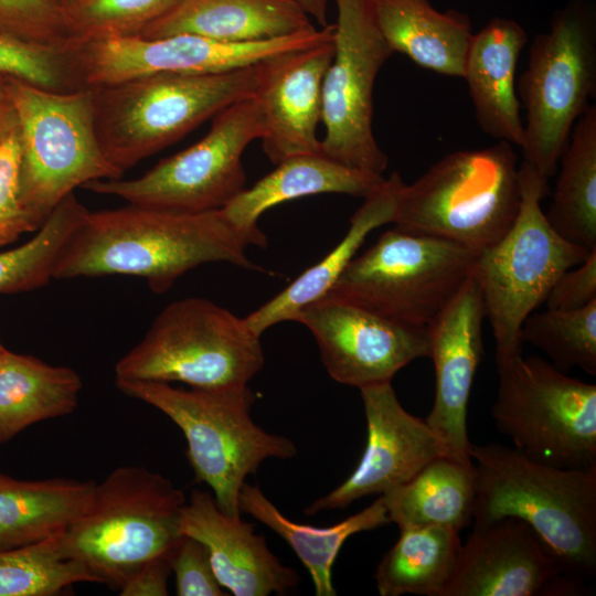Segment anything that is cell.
I'll return each mask as SVG.
<instances>
[{
    "label": "cell",
    "instance_id": "37",
    "mask_svg": "<svg viewBox=\"0 0 596 596\" xmlns=\"http://www.w3.org/2000/svg\"><path fill=\"white\" fill-rule=\"evenodd\" d=\"M180 0H73L65 7L78 42L137 35Z\"/></svg>",
    "mask_w": 596,
    "mask_h": 596
},
{
    "label": "cell",
    "instance_id": "38",
    "mask_svg": "<svg viewBox=\"0 0 596 596\" xmlns=\"http://www.w3.org/2000/svg\"><path fill=\"white\" fill-rule=\"evenodd\" d=\"M0 31L44 45L67 46L78 42L65 8L55 0H0Z\"/></svg>",
    "mask_w": 596,
    "mask_h": 596
},
{
    "label": "cell",
    "instance_id": "24",
    "mask_svg": "<svg viewBox=\"0 0 596 596\" xmlns=\"http://www.w3.org/2000/svg\"><path fill=\"white\" fill-rule=\"evenodd\" d=\"M315 26L294 0H180L137 35L194 34L226 43L278 39Z\"/></svg>",
    "mask_w": 596,
    "mask_h": 596
},
{
    "label": "cell",
    "instance_id": "18",
    "mask_svg": "<svg viewBox=\"0 0 596 596\" xmlns=\"http://www.w3.org/2000/svg\"><path fill=\"white\" fill-rule=\"evenodd\" d=\"M582 582L564 575L525 521L505 517L473 524L443 596L574 595Z\"/></svg>",
    "mask_w": 596,
    "mask_h": 596
},
{
    "label": "cell",
    "instance_id": "25",
    "mask_svg": "<svg viewBox=\"0 0 596 596\" xmlns=\"http://www.w3.org/2000/svg\"><path fill=\"white\" fill-rule=\"evenodd\" d=\"M392 51L435 73L462 77L473 36L468 14L437 10L429 0H370Z\"/></svg>",
    "mask_w": 596,
    "mask_h": 596
},
{
    "label": "cell",
    "instance_id": "47",
    "mask_svg": "<svg viewBox=\"0 0 596 596\" xmlns=\"http://www.w3.org/2000/svg\"><path fill=\"white\" fill-rule=\"evenodd\" d=\"M4 349H6V348H4V345L2 344L1 339H0V352H1L2 350H4Z\"/></svg>",
    "mask_w": 596,
    "mask_h": 596
},
{
    "label": "cell",
    "instance_id": "17",
    "mask_svg": "<svg viewBox=\"0 0 596 596\" xmlns=\"http://www.w3.org/2000/svg\"><path fill=\"white\" fill-rule=\"evenodd\" d=\"M366 419V444L352 473L333 490L312 501L305 515L345 509L354 501L382 496L411 479L446 448L422 419L407 412L392 382L360 389Z\"/></svg>",
    "mask_w": 596,
    "mask_h": 596
},
{
    "label": "cell",
    "instance_id": "5",
    "mask_svg": "<svg viewBox=\"0 0 596 596\" xmlns=\"http://www.w3.org/2000/svg\"><path fill=\"white\" fill-rule=\"evenodd\" d=\"M518 156L505 141L450 152L398 190L393 224L476 253L497 243L520 206Z\"/></svg>",
    "mask_w": 596,
    "mask_h": 596
},
{
    "label": "cell",
    "instance_id": "12",
    "mask_svg": "<svg viewBox=\"0 0 596 596\" xmlns=\"http://www.w3.org/2000/svg\"><path fill=\"white\" fill-rule=\"evenodd\" d=\"M491 416L529 459L566 469L596 468V385L551 362L514 356L497 366Z\"/></svg>",
    "mask_w": 596,
    "mask_h": 596
},
{
    "label": "cell",
    "instance_id": "13",
    "mask_svg": "<svg viewBox=\"0 0 596 596\" xmlns=\"http://www.w3.org/2000/svg\"><path fill=\"white\" fill-rule=\"evenodd\" d=\"M212 119L201 140L162 159L142 175L96 180L82 188L172 212L223 209L245 189L242 156L253 140L260 138L263 124L255 95L237 100Z\"/></svg>",
    "mask_w": 596,
    "mask_h": 596
},
{
    "label": "cell",
    "instance_id": "36",
    "mask_svg": "<svg viewBox=\"0 0 596 596\" xmlns=\"http://www.w3.org/2000/svg\"><path fill=\"white\" fill-rule=\"evenodd\" d=\"M0 76L13 77L54 92L86 88L78 60V43L67 46L23 41L0 31Z\"/></svg>",
    "mask_w": 596,
    "mask_h": 596
},
{
    "label": "cell",
    "instance_id": "39",
    "mask_svg": "<svg viewBox=\"0 0 596 596\" xmlns=\"http://www.w3.org/2000/svg\"><path fill=\"white\" fill-rule=\"evenodd\" d=\"M17 127L0 145V246L35 232L20 198Z\"/></svg>",
    "mask_w": 596,
    "mask_h": 596
},
{
    "label": "cell",
    "instance_id": "23",
    "mask_svg": "<svg viewBox=\"0 0 596 596\" xmlns=\"http://www.w3.org/2000/svg\"><path fill=\"white\" fill-rule=\"evenodd\" d=\"M275 166L273 171L253 187L245 188L221 209L225 219L251 246H267L258 220L278 204L322 193L365 198L385 181L383 174L347 167L322 152L297 155Z\"/></svg>",
    "mask_w": 596,
    "mask_h": 596
},
{
    "label": "cell",
    "instance_id": "34",
    "mask_svg": "<svg viewBox=\"0 0 596 596\" xmlns=\"http://www.w3.org/2000/svg\"><path fill=\"white\" fill-rule=\"evenodd\" d=\"M60 535L0 549V596H52L74 584H100L86 566L66 555Z\"/></svg>",
    "mask_w": 596,
    "mask_h": 596
},
{
    "label": "cell",
    "instance_id": "26",
    "mask_svg": "<svg viewBox=\"0 0 596 596\" xmlns=\"http://www.w3.org/2000/svg\"><path fill=\"white\" fill-rule=\"evenodd\" d=\"M403 183L398 172L385 178L351 216L349 230L339 244L275 297L246 316L244 319L248 327L262 336L277 323L297 321L304 307L326 295L356 256L366 236L373 230L393 223L397 194Z\"/></svg>",
    "mask_w": 596,
    "mask_h": 596
},
{
    "label": "cell",
    "instance_id": "3",
    "mask_svg": "<svg viewBox=\"0 0 596 596\" xmlns=\"http://www.w3.org/2000/svg\"><path fill=\"white\" fill-rule=\"evenodd\" d=\"M263 61L207 74L152 73L89 87L102 150L120 172L255 94Z\"/></svg>",
    "mask_w": 596,
    "mask_h": 596
},
{
    "label": "cell",
    "instance_id": "41",
    "mask_svg": "<svg viewBox=\"0 0 596 596\" xmlns=\"http://www.w3.org/2000/svg\"><path fill=\"white\" fill-rule=\"evenodd\" d=\"M596 300V249L579 265L564 272L550 290L549 309L575 310Z\"/></svg>",
    "mask_w": 596,
    "mask_h": 596
},
{
    "label": "cell",
    "instance_id": "10",
    "mask_svg": "<svg viewBox=\"0 0 596 596\" xmlns=\"http://www.w3.org/2000/svg\"><path fill=\"white\" fill-rule=\"evenodd\" d=\"M517 93L525 108L523 161L550 179L596 95V19L586 0H568L533 39Z\"/></svg>",
    "mask_w": 596,
    "mask_h": 596
},
{
    "label": "cell",
    "instance_id": "11",
    "mask_svg": "<svg viewBox=\"0 0 596 596\" xmlns=\"http://www.w3.org/2000/svg\"><path fill=\"white\" fill-rule=\"evenodd\" d=\"M477 254L394 226L355 256L328 292L395 322L428 329L472 275Z\"/></svg>",
    "mask_w": 596,
    "mask_h": 596
},
{
    "label": "cell",
    "instance_id": "21",
    "mask_svg": "<svg viewBox=\"0 0 596 596\" xmlns=\"http://www.w3.org/2000/svg\"><path fill=\"white\" fill-rule=\"evenodd\" d=\"M180 532L206 547L217 581L234 596L283 595L300 582L296 570L268 549L252 523L241 514L223 512L207 491L192 490L182 510Z\"/></svg>",
    "mask_w": 596,
    "mask_h": 596
},
{
    "label": "cell",
    "instance_id": "6",
    "mask_svg": "<svg viewBox=\"0 0 596 596\" xmlns=\"http://www.w3.org/2000/svg\"><path fill=\"white\" fill-rule=\"evenodd\" d=\"M184 492L141 466H120L95 483L85 512L60 535L63 551L115 588L181 538Z\"/></svg>",
    "mask_w": 596,
    "mask_h": 596
},
{
    "label": "cell",
    "instance_id": "40",
    "mask_svg": "<svg viewBox=\"0 0 596 596\" xmlns=\"http://www.w3.org/2000/svg\"><path fill=\"white\" fill-rule=\"evenodd\" d=\"M178 596L230 595L217 581L206 547L196 539L182 534L171 556Z\"/></svg>",
    "mask_w": 596,
    "mask_h": 596
},
{
    "label": "cell",
    "instance_id": "45",
    "mask_svg": "<svg viewBox=\"0 0 596 596\" xmlns=\"http://www.w3.org/2000/svg\"><path fill=\"white\" fill-rule=\"evenodd\" d=\"M6 96H7V94H6L4 81H3V77L0 76V102H1L2 99H4Z\"/></svg>",
    "mask_w": 596,
    "mask_h": 596
},
{
    "label": "cell",
    "instance_id": "44",
    "mask_svg": "<svg viewBox=\"0 0 596 596\" xmlns=\"http://www.w3.org/2000/svg\"><path fill=\"white\" fill-rule=\"evenodd\" d=\"M15 127L17 116L8 96H6V98L0 102V145Z\"/></svg>",
    "mask_w": 596,
    "mask_h": 596
},
{
    "label": "cell",
    "instance_id": "4",
    "mask_svg": "<svg viewBox=\"0 0 596 596\" xmlns=\"http://www.w3.org/2000/svg\"><path fill=\"white\" fill-rule=\"evenodd\" d=\"M116 385L162 412L181 429L195 480L211 488L219 508L227 514H241V490L265 460L297 455L292 440L268 433L253 421L255 395L247 385L215 390L146 381H117Z\"/></svg>",
    "mask_w": 596,
    "mask_h": 596
},
{
    "label": "cell",
    "instance_id": "28",
    "mask_svg": "<svg viewBox=\"0 0 596 596\" xmlns=\"http://www.w3.org/2000/svg\"><path fill=\"white\" fill-rule=\"evenodd\" d=\"M238 503L241 513L251 515L287 542L309 572L317 596L337 595L332 567L344 542L356 533L390 523L382 496L363 510L324 528L288 519L257 485L247 481L241 490Z\"/></svg>",
    "mask_w": 596,
    "mask_h": 596
},
{
    "label": "cell",
    "instance_id": "31",
    "mask_svg": "<svg viewBox=\"0 0 596 596\" xmlns=\"http://www.w3.org/2000/svg\"><path fill=\"white\" fill-rule=\"evenodd\" d=\"M545 216L564 240L596 249V106L575 123Z\"/></svg>",
    "mask_w": 596,
    "mask_h": 596
},
{
    "label": "cell",
    "instance_id": "2",
    "mask_svg": "<svg viewBox=\"0 0 596 596\" xmlns=\"http://www.w3.org/2000/svg\"><path fill=\"white\" fill-rule=\"evenodd\" d=\"M469 453L476 461L475 524L519 518L564 575L583 582L596 574V468L540 464L498 443L471 444Z\"/></svg>",
    "mask_w": 596,
    "mask_h": 596
},
{
    "label": "cell",
    "instance_id": "1",
    "mask_svg": "<svg viewBox=\"0 0 596 596\" xmlns=\"http://www.w3.org/2000/svg\"><path fill=\"white\" fill-rule=\"evenodd\" d=\"M248 246L221 210L180 213L129 203L87 212L58 256L54 279L129 275L163 294L209 263L264 272L248 258Z\"/></svg>",
    "mask_w": 596,
    "mask_h": 596
},
{
    "label": "cell",
    "instance_id": "42",
    "mask_svg": "<svg viewBox=\"0 0 596 596\" xmlns=\"http://www.w3.org/2000/svg\"><path fill=\"white\" fill-rule=\"evenodd\" d=\"M174 549V547H173ZM173 551V550H172ZM172 551L142 564L119 588L121 596H166Z\"/></svg>",
    "mask_w": 596,
    "mask_h": 596
},
{
    "label": "cell",
    "instance_id": "30",
    "mask_svg": "<svg viewBox=\"0 0 596 596\" xmlns=\"http://www.w3.org/2000/svg\"><path fill=\"white\" fill-rule=\"evenodd\" d=\"M382 497L390 522L398 529L433 525L460 532L473 515V462L438 457Z\"/></svg>",
    "mask_w": 596,
    "mask_h": 596
},
{
    "label": "cell",
    "instance_id": "20",
    "mask_svg": "<svg viewBox=\"0 0 596 596\" xmlns=\"http://www.w3.org/2000/svg\"><path fill=\"white\" fill-rule=\"evenodd\" d=\"M333 36L263 61L254 95L263 124L259 140L274 164L297 155L321 152L317 131L322 115L323 78L333 56Z\"/></svg>",
    "mask_w": 596,
    "mask_h": 596
},
{
    "label": "cell",
    "instance_id": "46",
    "mask_svg": "<svg viewBox=\"0 0 596 596\" xmlns=\"http://www.w3.org/2000/svg\"><path fill=\"white\" fill-rule=\"evenodd\" d=\"M55 1H57L60 4H62V6L65 8V7L68 6L73 0H55Z\"/></svg>",
    "mask_w": 596,
    "mask_h": 596
},
{
    "label": "cell",
    "instance_id": "16",
    "mask_svg": "<svg viewBox=\"0 0 596 596\" xmlns=\"http://www.w3.org/2000/svg\"><path fill=\"white\" fill-rule=\"evenodd\" d=\"M297 321L313 336L330 377L359 390L392 382L404 366L429 356L428 329L395 322L331 292L304 307Z\"/></svg>",
    "mask_w": 596,
    "mask_h": 596
},
{
    "label": "cell",
    "instance_id": "33",
    "mask_svg": "<svg viewBox=\"0 0 596 596\" xmlns=\"http://www.w3.org/2000/svg\"><path fill=\"white\" fill-rule=\"evenodd\" d=\"M88 210L68 194L38 233L22 245L0 253V294L24 292L54 279L58 256Z\"/></svg>",
    "mask_w": 596,
    "mask_h": 596
},
{
    "label": "cell",
    "instance_id": "22",
    "mask_svg": "<svg viewBox=\"0 0 596 596\" xmlns=\"http://www.w3.org/2000/svg\"><path fill=\"white\" fill-rule=\"evenodd\" d=\"M528 35L512 19L493 18L473 33L464 76L481 130L521 148L524 124L515 74Z\"/></svg>",
    "mask_w": 596,
    "mask_h": 596
},
{
    "label": "cell",
    "instance_id": "9",
    "mask_svg": "<svg viewBox=\"0 0 596 596\" xmlns=\"http://www.w3.org/2000/svg\"><path fill=\"white\" fill-rule=\"evenodd\" d=\"M260 336L244 318L200 298L166 306L115 365L117 381L181 382L215 390L246 386L262 370Z\"/></svg>",
    "mask_w": 596,
    "mask_h": 596
},
{
    "label": "cell",
    "instance_id": "32",
    "mask_svg": "<svg viewBox=\"0 0 596 596\" xmlns=\"http://www.w3.org/2000/svg\"><path fill=\"white\" fill-rule=\"evenodd\" d=\"M460 546L459 532L449 528L400 529L397 541L384 554L375 571L379 594L443 596L454 573Z\"/></svg>",
    "mask_w": 596,
    "mask_h": 596
},
{
    "label": "cell",
    "instance_id": "15",
    "mask_svg": "<svg viewBox=\"0 0 596 596\" xmlns=\"http://www.w3.org/2000/svg\"><path fill=\"white\" fill-rule=\"evenodd\" d=\"M334 24L287 36L246 43H226L194 34L158 39L139 35L78 43V60L86 88L152 73L207 74L257 64L274 55L304 49L333 36Z\"/></svg>",
    "mask_w": 596,
    "mask_h": 596
},
{
    "label": "cell",
    "instance_id": "43",
    "mask_svg": "<svg viewBox=\"0 0 596 596\" xmlns=\"http://www.w3.org/2000/svg\"><path fill=\"white\" fill-rule=\"evenodd\" d=\"M304 12L321 26L328 25V6L330 0H294Z\"/></svg>",
    "mask_w": 596,
    "mask_h": 596
},
{
    "label": "cell",
    "instance_id": "8",
    "mask_svg": "<svg viewBox=\"0 0 596 596\" xmlns=\"http://www.w3.org/2000/svg\"><path fill=\"white\" fill-rule=\"evenodd\" d=\"M518 173V215L497 243L477 254L472 272L492 329L497 366L522 354L524 320L545 302L560 276L592 252L564 240L550 225L541 206L550 194L549 179L525 161Z\"/></svg>",
    "mask_w": 596,
    "mask_h": 596
},
{
    "label": "cell",
    "instance_id": "29",
    "mask_svg": "<svg viewBox=\"0 0 596 596\" xmlns=\"http://www.w3.org/2000/svg\"><path fill=\"white\" fill-rule=\"evenodd\" d=\"M83 387L79 374L33 355L0 352V445L29 426L70 415Z\"/></svg>",
    "mask_w": 596,
    "mask_h": 596
},
{
    "label": "cell",
    "instance_id": "35",
    "mask_svg": "<svg viewBox=\"0 0 596 596\" xmlns=\"http://www.w3.org/2000/svg\"><path fill=\"white\" fill-rule=\"evenodd\" d=\"M521 339L542 351L562 372L581 368L596 374V300L575 310L532 312L523 322Z\"/></svg>",
    "mask_w": 596,
    "mask_h": 596
},
{
    "label": "cell",
    "instance_id": "27",
    "mask_svg": "<svg viewBox=\"0 0 596 596\" xmlns=\"http://www.w3.org/2000/svg\"><path fill=\"white\" fill-rule=\"evenodd\" d=\"M94 481L19 480L0 471V549L64 533L87 509Z\"/></svg>",
    "mask_w": 596,
    "mask_h": 596
},
{
    "label": "cell",
    "instance_id": "7",
    "mask_svg": "<svg viewBox=\"0 0 596 596\" xmlns=\"http://www.w3.org/2000/svg\"><path fill=\"white\" fill-rule=\"evenodd\" d=\"M2 77L17 116L20 198L38 231L76 188L124 173L102 150L91 88L54 92Z\"/></svg>",
    "mask_w": 596,
    "mask_h": 596
},
{
    "label": "cell",
    "instance_id": "19",
    "mask_svg": "<svg viewBox=\"0 0 596 596\" xmlns=\"http://www.w3.org/2000/svg\"><path fill=\"white\" fill-rule=\"evenodd\" d=\"M486 318L480 287L471 275L428 327L429 356L435 368V397L426 423L441 439L447 457L472 462L467 415L470 392L483 353Z\"/></svg>",
    "mask_w": 596,
    "mask_h": 596
},
{
    "label": "cell",
    "instance_id": "14",
    "mask_svg": "<svg viewBox=\"0 0 596 596\" xmlns=\"http://www.w3.org/2000/svg\"><path fill=\"white\" fill-rule=\"evenodd\" d=\"M333 56L322 84L324 136L321 152L353 169L383 174L387 155L373 132V89L394 53L383 38L370 0H333Z\"/></svg>",
    "mask_w": 596,
    "mask_h": 596
}]
</instances>
